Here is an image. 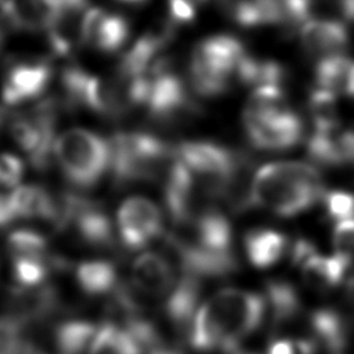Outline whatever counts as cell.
Returning <instances> with one entry per match:
<instances>
[{"mask_svg":"<svg viewBox=\"0 0 354 354\" xmlns=\"http://www.w3.org/2000/svg\"><path fill=\"white\" fill-rule=\"evenodd\" d=\"M325 192L322 174L314 165L272 162L261 166L252 178L250 207L293 217L321 202Z\"/></svg>","mask_w":354,"mask_h":354,"instance_id":"2","label":"cell"},{"mask_svg":"<svg viewBox=\"0 0 354 354\" xmlns=\"http://www.w3.org/2000/svg\"><path fill=\"white\" fill-rule=\"evenodd\" d=\"M62 108H84L101 116L118 118L129 111L122 82L118 76L104 77L77 65L66 66L61 73Z\"/></svg>","mask_w":354,"mask_h":354,"instance_id":"5","label":"cell"},{"mask_svg":"<svg viewBox=\"0 0 354 354\" xmlns=\"http://www.w3.org/2000/svg\"><path fill=\"white\" fill-rule=\"evenodd\" d=\"M248 141L261 151H286L303 138V120L292 109L282 108L263 118L243 119Z\"/></svg>","mask_w":354,"mask_h":354,"instance_id":"10","label":"cell"},{"mask_svg":"<svg viewBox=\"0 0 354 354\" xmlns=\"http://www.w3.org/2000/svg\"><path fill=\"white\" fill-rule=\"evenodd\" d=\"M116 235L127 250H140L158 239L163 231L159 207L148 198H127L116 213Z\"/></svg>","mask_w":354,"mask_h":354,"instance_id":"9","label":"cell"},{"mask_svg":"<svg viewBox=\"0 0 354 354\" xmlns=\"http://www.w3.org/2000/svg\"><path fill=\"white\" fill-rule=\"evenodd\" d=\"M22 330L12 319H0V354H19L22 351Z\"/></svg>","mask_w":354,"mask_h":354,"instance_id":"34","label":"cell"},{"mask_svg":"<svg viewBox=\"0 0 354 354\" xmlns=\"http://www.w3.org/2000/svg\"><path fill=\"white\" fill-rule=\"evenodd\" d=\"M307 156L318 166L337 167L346 165L344 153L340 144V134L336 131H314L307 141Z\"/></svg>","mask_w":354,"mask_h":354,"instance_id":"26","label":"cell"},{"mask_svg":"<svg viewBox=\"0 0 354 354\" xmlns=\"http://www.w3.org/2000/svg\"><path fill=\"white\" fill-rule=\"evenodd\" d=\"M66 230H71L80 243L94 249H109L116 242V227L106 210L94 199L75 194Z\"/></svg>","mask_w":354,"mask_h":354,"instance_id":"12","label":"cell"},{"mask_svg":"<svg viewBox=\"0 0 354 354\" xmlns=\"http://www.w3.org/2000/svg\"><path fill=\"white\" fill-rule=\"evenodd\" d=\"M301 50L310 58L343 54L350 44L344 24L335 19H310L299 32Z\"/></svg>","mask_w":354,"mask_h":354,"instance_id":"16","label":"cell"},{"mask_svg":"<svg viewBox=\"0 0 354 354\" xmlns=\"http://www.w3.org/2000/svg\"><path fill=\"white\" fill-rule=\"evenodd\" d=\"M264 300L266 308L270 311V322L275 330L292 325L301 313L299 292L288 281H268Z\"/></svg>","mask_w":354,"mask_h":354,"instance_id":"21","label":"cell"},{"mask_svg":"<svg viewBox=\"0 0 354 354\" xmlns=\"http://www.w3.org/2000/svg\"><path fill=\"white\" fill-rule=\"evenodd\" d=\"M301 278L304 283L319 293L329 292L339 286L347 274L350 266L336 254L324 256L317 252H311L299 264Z\"/></svg>","mask_w":354,"mask_h":354,"instance_id":"18","label":"cell"},{"mask_svg":"<svg viewBox=\"0 0 354 354\" xmlns=\"http://www.w3.org/2000/svg\"><path fill=\"white\" fill-rule=\"evenodd\" d=\"M169 6V19L176 24H189L195 18V7L184 0H167Z\"/></svg>","mask_w":354,"mask_h":354,"instance_id":"35","label":"cell"},{"mask_svg":"<svg viewBox=\"0 0 354 354\" xmlns=\"http://www.w3.org/2000/svg\"><path fill=\"white\" fill-rule=\"evenodd\" d=\"M173 66L171 58L159 57L148 71L149 91L144 108L158 123H178L201 113L199 104Z\"/></svg>","mask_w":354,"mask_h":354,"instance_id":"7","label":"cell"},{"mask_svg":"<svg viewBox=\"0 0 354 354\" xmlns=\"http://www.w3.org/2000/svg\"><path fill=\"white\" fill-rule=\"evenodd\" d=\"M130 36L129 21L101 7L87 8L82 18L80 41L102 53L119 50Z\"/></svg>","mask_w":354,"mask_h":354,"instance_id":"14","label":"cell"},{"mask_svg":"<svg viewBox=\"0 0 354 354\" xmlns=\"http://www.w3.org/2000/svg\"><path fill=\"white\" fill-rule=\"evenodd\" d=\"M346 94L350 95V97H354V65H353V68H351V71H350V75H348Z\"/></svg>","mask_w":354,"mask_h":354,"instance_id":"37","label":"cell"},{"mask_svg":"<svg viewBox=\"0 0 354 354\" xmlns=\"http://www.w3.org/2000/svg\"><path fill=\"white\" fill-rule=\"evenodd\" d=\"M317 346L308 337H278L268 346L267 354H317Z\"/></svg>","mask_w":354,"mask_h":354,"instance_id":"33","label":"cell"},{"mask_svg":"<svg viewBox=\"0 0 354 354\" xmlns=\"http://www.w3.org/2000/svg\"><path fill=\"white\" fill-rule=\"evenodd\" d=\"M4 120V112H3V109H0V123Z\"/></svg>","mask_w":354,"mask_h":354,"instance_id":"39","label":"cell"},{"mask_svg":"<svg viewBox=\"0 0 354 354\" xmlns=\"http://www.w3.org/2000/svg\"><path fill=\"white\" fill-rule=\"evenodd\" d=\"M98 326L87 319H68L58 324L53 333L57 354H88Z\"/></svg>","mask_w":354,"mask_h":354,"instance_id":"22","label":"cell"},{"mask_svg":"<svg viewBox=\"0 0 354 354\" xmlns=\"http://www.w3.org/2000/svg\"><path fill=\"white\" fill-rule=\"evenodd\" d=\"M266 310L264 297L254 292L223 289L196 311L188 332V342L198 351L232 353L259 328Z\"/></svg>","mask_w":354,"mask_h":354,"instance_id":"1","label":"cell"},{"mask_svg":"<svg viewBox=\"0 0 354 354\" xmlns=\"http://www.w3.org/2000/svg\"><path fill=\"white\" fill-rule=\"evenodd\" d=\"M243 43L231 35H216L199 41L191 55V62L203 65L220 75L232 76L246 55Z\"/></svg>","mask_w":354,"mask_h":354,"instance_id":"15","label":"cell"},{"mask_svg":"<svg viewBox=\"0 0 354 354\" xmlns=\"http://www.w3.org/2000/svg\"><path fill=\"white\" fill-rule=\"evenodd\" d=\"M308 113L317 131H336L339 127V109L335 94L314 88L307 101Z\"/></svg>","mask_w":354,"mask_h":354,"instance_id":"27","label":"cell"},{"mask_svg":"<svg viewBox=\"0 0 354 354\" xmlns=\"http://www.w3.org/2000/svg\"><path fill=\"white\" fill-rule=\"evenodd\" d=\"M14 33H17V32L14 30L10 21L7 19V17L0 10V54L3 53L6 46L8 44V40Z\"/></svg>","mask_w":354,"mask_h":354,"instance_id":"36","label":"cell"},{"mask_svg":"<svg viewBox=\"0 0 354 354\" xmlns=\"http://www.w3.org/2000/svg\"><path fill=\"white\" fill-rule=\"evenodd\" d=\"M285 108L283 87L264 86L257 87L250 94L243 111V119H256L267 116Z\"/></svg>","mask_w":354,"mask_h":354,"instance_id":"28","label":"cell"},{"mask_svg":"<svg viewBox=\"0 0 354 354\" xmlns=\"http://www.w3.org/2000/svg\"><path fill=\"white\" fill-rule=\"evenodd\" d=\"M109 144V174L118 188L163 178L174 159L176 145L153 133L118 131Z\"/></svg>","mask_w":354,"mask_h":354,"instance_id":"3","label":"cell"},{"mask_svg":"<svg viewBox=\"0 0 354 354\" xmlns=\"http://www.w3.org/2000/svg\"><path fill=\"white\" fill-rule=\"evenodd\" d=\"M53 79V66L44 58L12 61L1 82V98L6 105H19L37 100Z\"/></svg>","mask_w":354,"mask_h":354,"instance_id":"11","label":"cell"},{"mask_svg":"<svg viewBox=\"0 0 354 354\" xmlns=\"http://www.w3.org/2000/svg\"><path fill=\"white\" fill-rule=\"evenodd\" d=\"M281 1V28L285 35L292 36L310 21L315 0H279Z\"/></svg>","mask_w":354,"mask_h":354,"instance_id":"29","label":"cell"},{"mask_svg":"<svg viewBox=\"0 0 354 354\" xmlns=\"http://www.w3.org/2000/svg\"><path fill=\"white\" fill-rule=\"evenodd\" d=\"M184 1H187L188 4H191L192 7H195V8H196L198 6H202L203 3H206L207 0H184Z\"/></svg>","mask_w":354,"mask_h":354,"instance_id":"38","label":"cell"},{"mask_svg":"<svg viewBox=\"0 0 354 354\" xmlns=\"http://www.w3.org/2000/svg\"><path fill=\"white\" fill-rule=\"evenodd\" d=\"M243 248L249 263L256 268H268L277 264L289 250L290 243L285 234L271 228H254L246 232Z\"/></svg>","mask_w":354,"mask_h":354,"instance_id":"19","label":"cell"},{"mask_svg":"<svg viewBox=\"0 0 354 354\" xmlns=\"http://www.w3.org/2000/svg\"><path fill=\"white\" fill-rule=\"evenodd\" d=\"M180 271L165 256L155 252L141 253L131 266V286L144 297L162 300L169 296Z\"/></svg>","mask_w":354,"mask_h":354,"instance_id":"13","label":"cell"},{"mask_svg":"<svg viewBox=\"0 0 354 354\" xmlns=\"http://www.w3.org/2000/svg\"><path fill=\"white\" fill-rule=\"evenodd\" d=\"M0 1H1V0H0Z\"/></svg>","mask_w":354,"mask_h":354,"instance_id":"40","label":"cell"},{"mask_svg":"<svg viewBox=\"0 0 354 354\" xmlns=\"http://www.w3.org/2000/svg\"><path fill=\"white\" fill-rule=\"evenodd\" d=\"M77 288L90 297L112 296L122 285L115 264L105 259L83 260L75 267Z\"/></svg>","mask_w":354,"mask_h":354,"instance_id":"20","label":"cell"},{"mask_svg":"<svg viewBox=\"0 0 354 354\" xmlns=\"http://www.w3.org/2000/svg\"><path fill=\"white\" fill-rule=\"evenodd\" d=\"M25 173L24 160L10 152L0 153V187L8 191L19 187Z\"/></svg>","mask_w":354,"mask_h":354,"instance_id":"32","label":"cell"},{"mask_svg":"<svg viewBox=\"0 0 354 354\" xmlns=\"http://www.w3.org/2000/svg\"><path fill=\"white\" fill-rule=\"evenodd\" d=\"M7 254L17 288L44 286L50 272L58 266L46 235L30 228H19L8 235Z\"/></svg>","mask_w":354,"mask_h":354,"instance_id":"8","label":"cell"},{"mask_svg":"<svg viewBox=\"0 0 354 354\" xmlns=\"http://www.w3.org/2000/svg\"><path fill=\"white\" fill-rule=\"evenodd\" d=\"M235 76L242 84L254 86L256 88L264 86L282 87L286 80V69L277 61L260 59L246 54L239 62Z\"/></svg>","mask_w":354,"mask_h":354,"instance_id":"24","label":"cell"},{"mask_svg":"<svg viewBox=\"0 0 354 354\" xmlns=\"http://www.w3.org/2000/svg\"><path fill=\"white\" fill-rule=\"evenodd\" d=\"M325 214L335 223L354 220V194L347 191H326L322 201Z\"/></svg>","mask_w":354,"mask_h":354,"instance_id":"30","label":"cell"},{"mask_svg":"<svg viewBox=\"0 0 354 354\" xmlns=\"http://www.w3.org/2000/svg\"><path fill=\"white\" fill-rule=\"evenodd\" d=\"M88 354H144V351L126 326L104 322L94 335Z\"/></svg>","mask_w":354,"mask_h":354,"instance_id":"23","label":"cell"},{"mask_svg":"<svg viewBox=\"0 0 354 354\" xmlns=\"http://www.w3.org/2000/svg\"><path fill=\"white\" fill-rule=\"evenodd\" d=\"M332 245L333 254L351 267L354 264V220H346L335 224Z\"/></svg>","mask_w":354,"mask_h":354,"instance_id":"31","label":"cell"},{"mask_svg":"<svg viewBox=\"0 0 354 354\" xmlns=\"http://www.w3.org/2000/svg\"><path fill=\"white\" fill-rule=\"evenodd\" d=\"M59 108L62 106L58 98H44L32 109L15 115L8 123L12 141L35 169L44 170L54 159Z\"/></svg>","mask_w":354,"mask_h":354,"instance_id":"6","label":"cell"},{"mask_svg":"<svg viewBox=\"0 0 354 354\" xmlns=\"http://www.w3.org/2000/svg\"><path fill=\"white\" fill-rule=\"evenodd\" d=\"M353 65L351 58L344 54L321 58L314 69L317 88L332 94H346L347 80Z\"/></svg>","mask_w":354,"mask_h":354,"instance_id":"25","label":"cell"},{"mask_svg":"<svg viewBox=\"0 0 354 354\" xmlns=\"http://www.w3.org/2000/svg\"><path fill=\"white\" fill-rule=\"evenodd\" d=\"M308 339L329 353L342 351L350 339L351 324L346 315L335 308L322 307L311 311L307 319Z\"/></svg>","mask_w":354,"mask_h":354,"instance_id":"17","label":"cell"},{"mask_svg":"<svg viewBox=\"0 0 354 354\" xmlns=\"http://www.w3.org/2000/svg\"><path fill=\"white\" fill-rule=\"evenodd\" d=\"M54 159L69 184L88 189L109 173L111 144L91 130L73 127L57 137Z\"/></svg>","mask_w":354,"mask_h":354,"instance_id":"4","label":"cell"}]
</instances>
